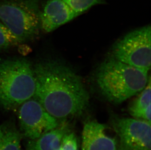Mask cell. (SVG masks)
Returning <instances> with one entry per match:
<instances>
[{"label": "cell", "instance_id": "6da1fadb", "mask_svg": "<svg viewBox=\"0 0 151 150\" xmlns=\"http://www.w3.org/2000/svg\"><path fill=\"white\" fill-rule=\"evenodd\" d=\"M34 97L56 119L78 116L88 107L90 96L82 79L70 67L53 60L33 67Z\"/></svg>", "mask_w": 151, "mask_h": 150}, {"label": "cell", "instance_id": "7a4b0ae2", "mask_svg": "<svg viewBox=\"0 0 151 150\" xmlns=\"http://www.w3.org/2000/svg\"><path fill=\"white\" fill-rule=\"evenodd\" d=\"M148 72L112 57L99 66L96 81L101 93L109 101L121 104L145 87L150 76Z\"/></svg>", "mask_w": 151, "mask_h": 150}, {"label": "cell", "instance_id": "3957f363", "mask_svg": "<svg viewBox=\"0 0 151 150\" xmlns=\"http://www.w3.org/2000/svg\"><path fill=\"white\" fill-rule=\"evenodd\" d=\"M33 67L24 58L0 60V105L6 109L20 106L34 96Z\"/></svg>", "mask_w": 151, "mask_h": 150}, {"label": "cell", "instance_id": "277c9868", "mask_svg": "<svg viewBox=\"0 0 151 150\" xmlns=\"http://www.w3.org/2000/svg\"><path fill=\"white\" fill-rule=\"evenodd\" d=\"M38 0H10L0 4V21L21 43L38 35L41 27Z\"/></svg>", "mask_w": 151, "mask_h": 150}, {"label": "cell", "instance_id": "5b68a950", "mask_svg": "<svg viewBox=\"0 0 151 150\" xmlns=\"http://www.w3.org/2000/svg\"><path fill=\"white\" fill-rule=\"evenodd\" d=\"M151 26L130 32L114 44V58L136 68L149 71L151 64Z\"/></svg>", "mask_w": 151, "mask_h": 150}, {"label": "cell", "instance_id": "8992f818", "mask_svg": "<svg viewBox=\"0 0 151 150\" xmlns=\"http://www.w3.org/2000/svg\"><path fill=\"white\" fill-rule=\"evenodd\" d=\"M18 119L22 134L30 140L38 138L59 124L37 99L32 98L20 105Z\"/></svg>", "mask_w": 151, "mask_h": 150}, {"label": "cell", "instance_id": "52a82bcc", "mask_svg": "<svg viewBox=\"0 0 151 150\" xmlns=\"http://www.w3.org/2000/svg\"><path fill=\"white\" fill-rule=\"evenodd\" d=\"M112 125L119 138V150H151V122L116 118L112 120Z\"/></svg>", "mask_w": 151, "mask_h": 150}, {"label": "cell", "instance_id": "ba28073f", "mask_svg": "<svg viewBox=\"0 0 151 150\" xmlns=\"http://www.w3.org/2000/svg\"><path fill=\"white\" fill-rule=\"evenodd\" d=\"M80 15L63 0H49L40 14L41 27L51 32Z\"/></svg>", "mask_w": 151, "mask_h": 150}, {"label": "cell", "instance_id": "9c48e42d", "mask_svg": "<svg viewBox=\"0 0 151 150\" xmlns=\"http://www.w3.org/2000/svg\"><path fill=\"white\" fill-rule=\"evenodd\" d=\"M116 141L106 134L105 126L96 121L87 122L82 134V150H116Z\"/></svg>", "mask_w": 151, "mask_h": 150}, {"label": "cell", "instance_id": "30bf717a", "mask_svg": "<svg viewBox=\"0 0 151 150\" xmlns=\"http://www.w3.org/2000/svg\"><path fill=\"white\" fill-rule=\"evenodd\" d=\"M70 131L68 124L64 121L38 138L30 140L27 150H59L63 137Z\"/></svg>", "mask_w": 151, "mask_h": 150}, {"label": "cell", "instance_id": "8fae6325", "mask_svg": "<svg viewBox=\"0 0 151 150\" xmlns=\"http://www.w3.org/2000/svg\"><path fill=\"white\" fill-rule=\"evenodd\" d=\"M141 92L130 105L129 112L134 119L151 122L150 76L147 85Z\"/></svg>", "mask_w": 151, "mask_h": 150}, {"label": "cell", "instance_id": "7c38bea8", "mask_svg": "<svg viewBox=\"0 0 151 150\" xmlns=\"http://www.w3.org/2000/svg\"><path fill=\"white\" fill-rule=\"evenodd\" d=\"M22 137L14 123H3L0 125V150H21Z\"/></svg>", "mask_w": 151, "mask_h": 150}, {"label": "cell", "instance_id": "4fadbf2b", "mask_svg": "<svg viewBox=\"0 0 151 150\" xmlns=\"http://www.w3.org/2000/svg\"><path fill=\"white\" fill-rule=\"evenodd\" d=\"M21 43L16 36L0 21V49H7Z\"/></svg>", "mask_w": 151, "mask_h": 150}, {"label": "cell", "instance_id": "5bb4252c", "mask_svg": "<svg viewBox=\"0 0 151 150\" xmlns=\"http://www.w3.org/2000/svg\"><path fill=\"white\" fill-rule=\"evenodd\" d=\"M74 11L81 14L88 9L98 4H105V0H63Z\"/></svg>", "mask_w": 151, "mask_h": 150}, {"label": "cell", "instance_id": "9a60e30c", "mask_svg": "<svg viewBox=\"0 0 151 150\" xmlns=\"http://www.w3.org/2000/svg\"><path fill=\"white\" fill-rule=\"evenodd\" d=\"M59 150H78L77 138L74 133L70 131L65 135Z\"/></svg>", "mask_w": 151, "mask_h": 150}]
</instances>
